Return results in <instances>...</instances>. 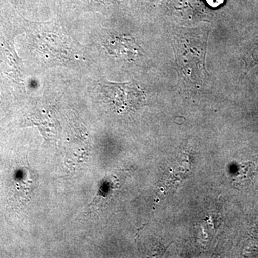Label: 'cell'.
I'll use <instances>...</instances> for the list:
<instances>
[{
	"mask_svg": "<svg viewBox=\"0 0 258 258\" xmlns=\"http://www.w3.org/2000/svg\"><path fill=\"white\" fill-rule=\"evenodd\" d=\"M101 93L103 101L118 112L137 108L144 100L143 90L134 80L125 83H102Z\"/></svg>",
	"mask_w": 258,
	"mask_h": 258,
	"instance_id": "cell-1",
	"label": "cell"
},
{
	"mask_svg": "<svg viewBox=\"0 0 258 258\" xmlns=\"http://www.w3.org/2000/svg\"><path fill=\"white\" fill-rule=\"evenodd\" d=\"M175 40V49L176 58L181 68L183 73L188 76L189 79L192 77L198 79L199 82L202 81L203 73L206 74L205 69V44L204 42L198 47H191L190 37H180L178 35Z\"/></svg>",
	"mask_w": 258,
	"mask_h": 258,
	"instance_id": "cell-2",
	"label": "cell"
},
{
	"mask_svg": "<svg viewBox=\"0 0 258 258\" xmlns=\"http://www.w3.org/2000/svg\"><path fill=\"white\" fill-rule=\"evenodd\" d=\"M37 182V174L26 166L17 171L11 184L13 186L10 189V191H13L11 196L15 203L18 205L28 203L35 191Z\"/></svg>",
	"mask_w": 258,
	"mask_h": 258,
	"instance_id": "cell-3",
	"label": "cell"
},
{
	"mask_svg": "<svg viewBox=\"0 0 258 258\" xmlns=\"http://www.w3.org/2000/svg\"><path fill=\"white\" fill-rule=\"evenodd\" d=\"M103 45L108 53L115 57L132 59L138 55V48L131 37L111 35Z\"/></svg>",
	"mask_w": 258,
	"mask_h": 258,
	"instance_id": "cell-4",
	"label": "cell"
},
{
	"mask_svg": "<svg viewBox=\"0 0 258 258\" xmlns=\"http://www.w3.org/2000/svg\"><path fill=\"white\" fill-rule=\"evenodd\" d=\"M251 57H252V60H253L252 64L258 63V44L254 47L253 50L252 51Z\"/></svg>",
	"mask_w": 258,
	"mask_h": 258,
	"instance_id": "cell-5",
	"label": "cell"
}]
</instances>
